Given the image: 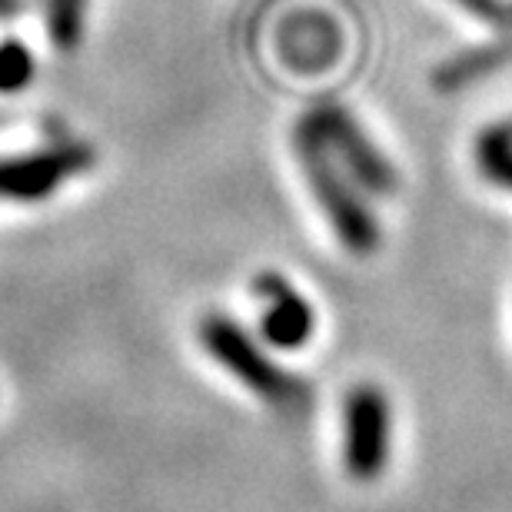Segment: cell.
<instances>
[{"label": "cell", "instance_id": "cell-1", "mask_svg": "<svg viewBox=\"0 0 512 512\" xmlns=\"http://www.w3.org/2000/svg\"><path fill=\"white\" fill-rule=\"evenodd\" d=\"M296 157L306 173L316 203H320L323 217L330 220L336 237L350 253H373L380 247V223L370 213V207L360 197V187L353 177L340 167V160L333 157V150L326 147L320 130L313 127L310 117H303V124L296 127Z\"/></svg>", "mask_w": 512, "mask_h": 512}, {"label": "cell", "instance_id": "cell-2", "mask_svg": "<svg viewBox=\"0 0 512 512\" xmlns=\"http://www.w3.org/2000/svg\"><path fill=\"white\" fill-rule=\"evenodd\" d=\"M200 343L213 360H217L230 376L253 389L263 403L273 406H296L303 403V383L283 370L273 356L260 350V343L253 336L230 320V316L213 313L200 323Z\"/></svg>", "mask_w": 512, "mask_h": 512}, {"label": "cell", "instance_id": "cell-3", "mask_svg": "<svg viewBox=\"0 0 512 512\" xmlns=\"http://www.w3.org/2000/svg\"><path fill=\"white\" fill-rule=\"evenodd\" d=\"M389 463V399L360 383L343 399V466L356 483H373Z\"/></svg>", "mask_w": 512, "mask_h": 512}, {"label": "cell", "instance_id": "cell-4", "mask_svg": "<svg viewBox=\"0 0 512 512\" xmlns=\"http://www.w3.org/2000/svg\"><path fill=\"white\" fill-rule=\"evenodd\" d=\"M306 117L313 120V127L320 130L326 147L333 150V157L350 173L356 187L366 193H376V197H386V193L396 190V170L389 167V160L380 153V147H376L363 133V127L356 124L350 110L326 104V107H316L313 114H306Z\"/></svg>", "mask_w": 512, "mask_h": 512}, {"label": "cell", "instance_id": "cell-5", "mask_svg": "<svg viewBox=\"0 0 512 512\" xmlns=\"http://www.w3.org/2000/svg\"><path fill=\"white\" fill-rule=\"evenodd\" d=\"M94 167V150L84 143L50 147L24 157L0 160V200L37 203L64 187V180Z\"/></svg>", "mask_w": 512, "mask_h": 512}, {"label": "cell", "instance_id": "cell-6", "mask_svg": "<svg viewBox=\"0 0 512 512\" xmlns=\"http://www.w3.org/2000/svg\"><path fill=\"white\" fill-rule=\"evenodd\" d=\"M256 300L263 303V320L260 333L263 340L276 346V350H300L313 336V310L310 303L296 293L290 280H283L280 273H260L253 283Z\"/></svg>", "mask_w": 512, "mask_h": 512}, {"label": "cell", "instance_id": "cell-7", "mask_svg": "<svg viewBox=\"0 0 512 512\" xmlns=\"http://www.w3.org/2000/svg\"><path fill=\"white\" fill-rule=\"evenodd\" d=\"M280 54L296 70H323L340 54V30L326 14H296L280 34Z\"/></svg>", "mask_w": 512, "mask_h": 512}, {"label": "cell", "instance_id": "cell-8", "mask_svg": "<svg viewBox=\"0 0 512 512\" xmlns=\"http://www.w3.org/2000/svg\"><path fill=\"white\" fill-rule=\"evenodd\" d=\"M476 163L496 187L512 190V127H489L476 140Z\"/></svg>", "mask_w": 512, "mask_h": 512}, {"label": "cell", "instance_id": "cell-9", "mask_svg": "<svg viewBox=\"0 0 512 512\" xmlns=\"http://www.w3.org/2000/svg\"><path fill=\"white\" fill-rule=\"evenodd\" d=\"M509 50L506 47H486V50H469V54L449 60V64L436 74V84L439 87H463L469 84L473 77L486 74L489 67L503 64Z\"/></svg>", "mask_w": 512, "mask_h": 512}, {"label": "cell", "instance_id": "cell-10", "mask_svg": "<svg viewBox=\"0 0 512 512\" xmlns=\"http://www.w3.org/2000/svg\"><path fill=\"white\" fill-rule=\"evenodd\" d=\"M34 77V57L20 40L0 44V94H17Z\"/></svg>", "mask_w": 512, "mask_h": 512}, {"label": "cell", "instance_id": "cell-11", "mask_svg": "<svg viewBox=\"0 0 512 512\" xmlns=\"http://www.w3.org/2000/svg\"><path fill=\"white\" fill-rule=\"evenodd\" d=\"M466 10H473V14H479V17H489V20H509L512 14H509V7L503 4V0H459Z\"/></svg>", "mask_w": 512, "mask_h": 512}, {"label": "cell", "instance_id": "cell-12", "mask_svg": "<svg viewBox=\"0 0 512 512\" xmlns=\"http://www.w3.org/2000/svg\"><path fill=\"white\" fill-rule=\"evenodd\" d=\"M509 14H512V7H509Z\"/></svg>", "mask_w": 512, "mask_h": 512}, {"label": "cell", "instance_id": "cell-13", "mask_svg": "<svg viewBox=\"0 0 512 512\" xmlns=\"http://www.w3.org/2000/svg\"><path fill=\"white\" fill-rule=\"evenodd\" d=\"M509 127H512V124H509Z\"/></svg>", "mask_w": 512, "mask_h": 512}]
</instances>
